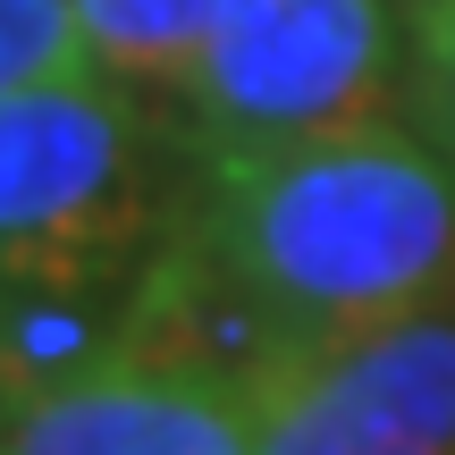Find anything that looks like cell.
<instances>
[{"label": "cell", "instance_id": "6da1fadb", "mask_svg": "<svg viewBox=\"0 0 455 455\" xmlns=\"http://www.w3.org/2000/svg\"><path fill=\"white\" fill-rule=\"evenodd\" d=\"M178 236L295 363L455 295V161L405 118L195 161Z\"/></svg>", "mask_w": 455, "mask_h": 455}, {"label": "cell", "instance_id": "7a4b0ae2", "mask_svg": "<svg viewBox=\"0 0 455 455\" xmlns=\"http://www.w3.org/2000/svg\"><path fill=\"white\" fill-rule=\"evenodd\" d=\"M161 152H186L169 118L93 68L0 93V270H152L195 186Z\"/></svg>", "mask_w": 455, "mask_h": 455}, {"label": "cell", "instance_id": "3957f363", "mask_svg": "<svg viewBox=\"0 0 455 455\" xmlns=\"http://www.w3.org/2000/svg\"><path fill=\"white\" fill-rule=\"evenodd\" d=\"M413 93L388 0H236L178 101L186 161H253L396 118Z\"/></svg>", "mask_w": 455, "mask_h": 455}, {"label": "cell", "instance_id": "277c9868", "mask_svg": "<svg viewBox=\"0 0 455 455\" xmlns=\"http://www.w3.org/2000/svg\"><path fill=\"white\" fill-rule=\"evenodd\" d=\"M253 455H455V295L261 388Z\"/></svg>", "mask_w": 455, "mask_h": 455}, {"label": "cell", "instance_id": "5b68a950", "mask_svg": "<svg viewBox=\"0 0 455 455\" xmlns=\"http://www.w3.org/2000/svg\"><path fill=\"white\" fill-rule=\"evenodd\" d=\"M253 388L169 363H101L60 388L0 396V455H253Z\"/></svg>", "mask_w": 455, "mask_h": 455}, {"label": "cell", "instance_id": "8992f818", "mask_svg": "<svg viewBox=\"0 0 455 455\" xmlns=\"http://www.w3.org/2000/svg\"><path fill=\"white\" fill-rule=\"evenodd\" d=\"M228 17H236V0H76L93 76H110L144 110L169 101V127H178V101Z\"/></svg>", "mask_w": 455, "mask_h": 455}, {"label": "cell", "instance_id": "52a82bcc", "mask_svg": "<svg viewBox=\"0 0 455 455\" xmlns=\"http://www.w3.org/2000/svg\"><path fill=\"white\" fill-rule=\"evenodd\" d=\"M84 26L68 17V0H0V93L43 76H84Z\"/></svg>", "mask_w": 455, "mask_h": 455}, {"label": "cell", "instance_id": "ba28073f", "mask_svg": "<svg viewBox=\"0 0 455 455\" xmlns=\"http://www.w3.org/2000/svg\"><path fill=\"white\" fill-rule=\"evenodd\" d=\"M413 110L455 161V0H413Z\"/></svg>", "mask_w": 455, "mask_h": 455}]
</instances>
